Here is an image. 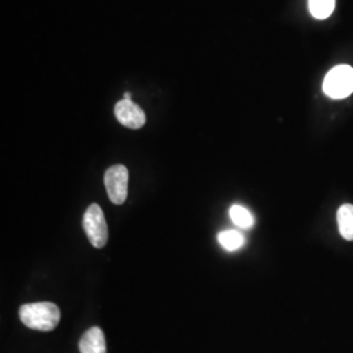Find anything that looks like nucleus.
Returning <instances> with one entry per match:
<instances>
[{"label":"nucleus","mask_w":353,"mask_h":353,"mask_svg":"<svg viewBox=\"0 0 353 353\" xmlns=\"http://www.w3.org/2000/svg\"><path fill=\"white\" fill-rule=\"evenodd\" d=\"M114 113L118 122L127 128L138 130L145 125L144 110L137 103H134L132 100H122L117 102L114 108Z\"/></svg>","instance_id":"5"},{"label":"nucleus","mask_w":353,"mask_h":353,"mask_svg":"<svg viewBox=\"0 0 353 353\" xmlns=\"http://www.w3.org/2000/svg\"><path fill=\"white\" fill-rule=\"evenodd\" d=\"M217 241L228 252H237L245 245V236L237 230H223L219 233Z\"/></svg>","instance_id":"8"},{"label":"nucleus","mask_w":353,"mask_h":353,"mask_svg":"<svg viewBox=\"0 0 353 353\" xmlns=\"http://www.w3.org/2000/svg\"><path fill=\"white\" fill-rule=\"evenodd\" d=\"M338 225L344 240L353 241V205L344 204L338 211Z\"/></svg>","instance_id":"7"},{"label":"nucleus","mask_w":353,"mask_h":353,"mask_svg":"<svg viewBox=\"0 0 353 353\" xmlns=\"http://www.w3.org/2000/svg\"><path fill=\"white\" fill-rule=\"evenodd\" d=\"M335 8V0H309V11L318 20L327 19Z\"/></svg>","instance_id":"10"},{"label":"nucleus","mask_w":353,"mask_h":353,"mask_svg":"<svg viewBox=\"0 0 353 353\" xmlns=\"http://www.w3.org/2000/svg\"><path fill=\"white\" fill-rule=\"evenodd\" d=\"M105 188L114 204H123L128 194V170L125 165L110 166L105 173Z\"/></svg>","instance_id":"4"},{"label":"nucleus","mask_w":353,"mask_h":353,"mask_svg":"<svg viewBox=\"0 0 353 353\" xmlns=\"http://www.w3.org/2000/svg\"><path fill=\"white\" fill-rule=\"evenodd\" d=\"M83 228L85 230L89 242L94 248L102 249L106 245L109 239V229L103 211L99 204L93 203L87 208L83 217Z\"/></svg>","instance_id":"2"},{"label":"nucleus","mask_w":353,"mask_h":353,"mask_svg":"<svg viewBox=\"0 0 353 353\" xmlns=\"http://www.w3.org/2000/svg\"><path fill=\"white\" fill-rule=\"evenodd\" d=\"M323 92L326 96L341 100L353 92V68L350 65H336L328 72L323 81Z\"/></svg>","instance_id":"3"},{"label":"nucleus","mask_w":353,"mask_h":353,"mask_svg":"<svg viewBox=\"0 0 353 353\" xmlns=\"http://www.w3.org/2000/svg\"><path fill=\"white\" fill-rule=\"evenodd\" d=\"M80 353H106V341L100 327L89 328L79 341Z\"/></svg>","instance_id":"6"},{"label":"nucleus","mask_w":353,"mask_h":353,"mask_svg":"<svg viewBox=\"0 0 353 353\" xmlns=\"http://www.w3.org/2000/svg\"><path fill=\"white\" fill-rule=\"evenodd\" d=\"M229 216H230L232 221L241 229H250L254 227V223H255L254 216L250 214L249 210H246L240 204H233L230 207Z\"/></svg>","instance_id":"9"},{"label":"nucleus","mask_w":353,"mask_h":353,"mask_svg":"<svg viewBox=\"0 0 353 353\" xmlns=\"http://www.w3.org/2000/svg\"><path fill=\"white\" fill-rule=\"evenodd\" d=\"M19 316L26 327L38 331H52L61 321V310L52 303H26Z\"/></svg>","instance_id":"1"},{"label":"nucleus","mask_w":353,"mask_h":353,"mask_svg":"<svg viewBox=\"0 0 353 353\" xmlns=\"http://www.w3.org/2000/svg\"><path fill=\"white\" fill-rule=\"evenodd\" d=\"M123 100H131V94L127 92V93H125V99Z\"/></svg>","instance_id":"11"}]
</instances>
